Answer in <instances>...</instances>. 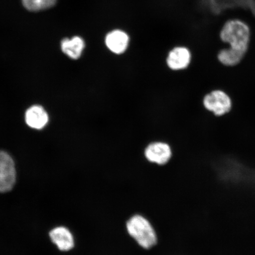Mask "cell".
I'll list each match as a JSON object with an SVG mask.
<instances>
[{
    "instance_id": "4",
    "label": "cell",
    "mask_w": 255,
    "mask_h": 255,
    "mask_svg": "<svg viewBox=\"0 0 255 255\" xmlns=\"http://www.w3.org/2000/svg\"><path fill=\"white\" fill-rule=\"evenodd\" d=\"M204 107L216 116H222L232 109L231 99L221 90L213 91L207 94L203 100Z\"/></svg>"
},
{
    "instance_id": "10",
    "label": "cell",
    "mask_w": 255,
    "mask_h": 255,
    "mask_svg": "<svg viewBox=\"0 0 255 255\" xmlns=\"http://www.w3.org/2000/svg\"><path fill=\"white\" fill-rule=\"evenodd\" d=\"M85 47L84 39L78 36H73L71 39L65 38L61 41L62 52L73 60H77L81 57Z\"/></svg>"
},
{
    "instance_id": "7",
    "label": "cell",
    "mask_w": 255,
    "mask_h": 255,
    "mask_svg": "<svg viewBox=\"0 0 255 255\" xmlns=\"http://www.w3.org/2000/svg\"><path fill=\"white\" fill-rule=\"evenodd\" d=\"M191 55L188 48L178 46L173 48L167 57V64L169 68L173 71H181L186 69L191 62Z\"/></svg>"
},
{
    "instance_id": "11",
    "label": "cell",
    "mask_w": 255,
    "mask_h": 255,
    "mask_svg": "<svg viewBox=\"0 0 255 255\" xmlns=\"http://www.w3.org/2000/svg\"><path fill=\"white\" fill-rule=\"evenodd\" d=\"M245 54L238 51L227 48L220 51L218 58L223 65L234 66L238 65L243 59Z\"/></svg>"
},
{
    "instance_id": "6",
    "label": "cell",
    "mask_w": 255,
    "mask_h": 255,
    "mask_svg": "<svg viewBox=\"0 0 255 255\" xmlns=\"http://www.w3.org/2000/svg\"><path fill=\"white\" fill-rule=\"evenodd\" d=\"M144 155L146 159L152 163L163 165L170 160L172 150L168 143L155 142L146 146Z\"/></svg>"
},
{
    "instance_id": "3",
    "label": "cell",
    "mask_w": 255,
    "mask_h": 255,
    "mask_svg": "<svg viewBox=\"0 0 255 255\" xmlns=\"http://www.w3.org/2000/svg\"><path fill=\"white\" fill-rule=\"evenodd\" d=\"M17 173L13 158L4 151H0V193L9 192L14 186Z\"/></svg>"
},
{
    "instance_id": "9",
    "label": "cell",
    "mask_w": 255,
    "mask_h": 255,
    "mask_svg": "<svg viewBox=\"0 0 255 255\" xmlns=\"http://www.w3.org/2000/svg\"><path fill=\"white\" fill-rule=\"evenodd\" d=\"M49 120L47 112L40 105H33L25 113V123L33 129H43L46 126Z\"/></svg>"
},
{
    "instance_id": "5",
    "label": "cell",
    "mask_w": 255,
    "mask_h": 255,
    "mask_svg": "<svg viewBox=\"0 0 255 255\" xmlns=\"http://www.w3.org/2000/svg\"><path fill=\"white\" fill-rule=\"evenodd\" d=\"M130 37L126 31L114 29L107 34L105 44L112 53L120 55L125 53L129 47Z\"/></svg>"
},
{
    "instance_id": "2",
    "label": "cell",
    "mask_w": 255,
    "mask_h": 255,
    "mask_svg": "<svg viewBox=\"0 0 255 255\" xmlns=\"http://www.w3.org/2000/svg\"><path fill=\"white\" fill-rule=\"evenodd\" d=\"M128 233L140 247L149 250L157 243V235L147 219L142 215H135L126 223Z\"/></svg>"
},
{
    "instance_id": "1",
    "label": "cell",
    "mask_w": 255,
    "mask_h": 255,
    "mask_svg": "<svg viewBox=\"0 0 255 255\" xmlns=\"http://www.w3.org/2000/svg\"><path fill=\"white\" fill-rule=\"evenodd\" d=\"M220 37L231 49L246 54L250 43V28L244 21L233 19L223 25Z\"/></svg>"
},
{
    "instance_id": "12",
    "label": "cell",
    "mask_w": 255,
    "mask_h": 255,
    "mask_svg": "<svg viewBox=\"0 0 255 255\" xmlns=\"http://www.w3.org/2000/svg\"><path fill=\"white\" fill-rule=\"evenodd\" d=\"M24 7L31 11H39L53 7L57 0H22Z\"/></svg>"
},
{
    "instance_id": "8",
    "label": "cell",
    "mask_w": 255,
    "mask_h": 255,
    "mask_svg": "<svg viewBox=\"0 0 255 255\" xmlns=\"http://www.w3.org/2000/svg\"><path fill=\"white\" fill-rule=\"evenodd\" d=\"M49 237L60 251L68 252L75 247V239L72 232L64 226H59L49 232Z\"/></svg>"
}]
</instances>
